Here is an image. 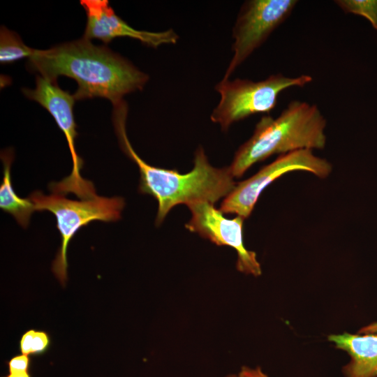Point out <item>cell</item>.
I'll return each instance as SVG.
<instances>
[{"label":"cell","instance_id":"1","mask_svg":"<svg viewBox=\"0 0 377 377\" xmlns=\"http://www.w3.org/2000/svg\"><path fill=\"white\" fill-rule=\"evenodd\" d=\"M27 66L53 82L61 75L74 79L77 82L73 94L75 100L101 97L113 106L126 94L142 90L149 80L128 60L83 37L47 50L34 49Z\"/></svg>","mask_w":377,"mask_h":377},{"label":"cell","instance_id":"2","mask_svg":"<svg viewBox=\"0 0 377 377\" xmlns=\"http://www.w3.org/2000/svg\"><path fill=\"white\" fill-rule=\"evenodd\" d=\"M127 105L114 108L112 120L122 151L138 167V191L153 196L158 202L155 223L159 226L175 206L188 205L196 201L214 204L226 198L235 187L229 167L217 168L208 161L205 150L199 147L195 152L193 169L186 174L151 165L143 161L133 149L126 132Z\"/></svg>","mask_w":377,"mask_h":377},{"label":"cell","instance_id":"3","mask_svg":"<svg viewBox=\"0 0 377 377\" xmlns=\"http://www.w3.org/2000/svg\"><path fill=\"white\" fill-rule=\"evenodd\" d=\"M327 121L318 107L292 101L279 117L264 115L253 135L235 154L229 169L233 177H241L253 164L274 154L300 149H323Z\"/></svg>","mask_w":377,"mask_h":377},{"label":"cell","instance_id":"4","mask_svg":"<svg viewBox=\"0 0 377 377\" xmlns=\"http://www.w3.org/2000/svg\"><path fill=\"white\" fill-rule=\"evenodd\" d=\"M29 198L34 203L35 211H48L56 218L61 245L52 262V271L63 286L68 279L67 249L74 235L94 221H118L125 206L124 200L121 197L96 195L90 199L74 200L66 198L63 194L45 195L36 191Z\"/></svg>","mask_w":377,"mask_h":377},{"label":"cell","instance_id":"5","mask_svg":"<svg viewBox=\"0 0 377 377\" xmlns=\"http://www.w3.org/2000/svg\"><path fill=\"white\" fill-rule=\"evenodd\" d=\"M309 75L287 77L281 73L269 75L260 81L237 78L221 80L215 89L220 101L210 116L223 131L234 123L258 113H268L276 103L279 95L285 89L303 87L312 82Z\"/></svg>","mask_w":377,"mask_h":377},{"label":"cell","instance_id":"6","mask_svg":"<svg viewBox=\"0 0 377 377\" xmlns=\"http://www.w3.org/2000/svg\"><path fill=\"white\" fill-rule=\"evenodd\" d=\"M22 92L28 98L38 102L50 112L64 133L71 151L73 168L70 175L59 182H51L49 184L50 191L64 195L73 193L80 200L96 196L93 183L80 175L83 160L77 155L75 147L77 133L73 115V105L76 101L74 96L61 89L56 82L40 75L36 76V88H23Z\"/></svg>","mask_w":377,"mask_h":377},{"label":"cell","instance_id":"7","mask_svg":"<svg viewBox=\"0 0 377 377\" xmlns=\"http://www.w3.org/2000/svg\"><path fill=\"white\" fill-rule=\"evenodd\" d=\"M295 170L309 172L323 179L332 172V165L325 158L314 155L311 149H300L281 154L254 175L237 183L223 200L220 210L222 213L248 218L263 191L283 175Z\"/></svg>","mask_w":377,"mask_h":377},{"label":"cell","instance_id":"8","mask_svg":"<svg viewBox=\"0 0 377 377\" xmlns=\"http://www.w3.org/2000/svg\"><path fill=\"white\" fill-rule=\"evenodd\" d=\"M297 0H249L232 28V57L222 80L230 76L290 15Z\"/></svg>","mask_w":377,"mask_h":377},{"label":"cell","instance_id":"9","mask_svg":"<svg viewBox=\"0 0 377 377\" xmlns=\"http://www.w3.org/2000/svg\"><path fill=\"white\" fill-rule=\"evenodd\" d=\"M187 207L191 212V218L185 225L187 230L218 246L233 248L237 254L236 267L239 272L255 276L262 274L256 253L246 249L243 242L244 218L237 216L227 219L208 201H196Z\"/></svg>","mask_w":377,"mask_h":377},{"label":"cell","instance_id":"10","mask_svg":"<svg viewBox=\"0 0 377 377\" xmlns=\"http://www.w3.org/2000/svg\"><path fill=\"white\" fill-rule=\"evenodd\" d=\"M87 24L83 38L99 39L108 43L117 37H128L156 48L164 44H176L179 36L173 29L152 32L137 30L116 15L107 0H82Z\"/></svg>","mask_w":377,"mask_h":377},{"label":"cell","instance_id":"11","mask_svg":"<svg viewBox=\"0 0 377 377\" xmlns=\"http://www.w3.org/2000/svg\"><path fill=\"white\" fill-rule=\"evenodd\" d=\"M328 340L350 356L343 368L346 377H377V334L344 332L331 334Z\"/></svg>","mask_w":377,"mask_h":377},{"label":"cell","instance_id":"12","mask_svg":"<svg viewBox=\"0 0 377 377\" xmlns=\"http://www.w3.org/2000/svg\"><path fill=\"white\" fill-rule=\"evenodd\" d=\"M3 164V177L0 186V207L11 214L23 228H27L32 213L35 211L34 205L28 198H22L15 192L12 185L10 168L13 160V151L8 149L1 154Z\"/></svg>","mask_w":377,"mask_h":377},{"label":"cell","instance_id":"13","mask_svg":"<svg viewBox=\"0 0 377 377\" xmlns=\"http://www.w3.org/2000/svg\"><path fill=\"white\" fill-rule=\"evenodd\" d=\"M34 49L26 45L15 32L1 26L0 30V62L10 64L19 59L31 57Z\"/></svg>","mask_w":377,"mask_h":377},{"label":"cell","instance_id":"14","mask_svg":"<svg viewBox=\"0 0 377 377\" xmlns=\"http://www.w3.org/2000/svg\"><path fill=\"white\" fill-rule=\"evenodd\" d=\"M50 337L43 330L31 329L25 332L19 342L21 354L40 355L47 351L50 346Z\"/></svg>","mask_w":377,"mask_h":377},{"label":"cell","instance_id":"15","mask_svg":"<svg viewBox=\"0 0 377 377\" xmlns=\"http://www.w3.org/2000/svg\"><path fill=\"white\" fill-rule=\"evenodd\" d=\"M334 3L345 13L366 18L377 31V0H336Z\"/></svg>","mask_w":377,"mask_h":377},{"label":"cell","instance_id":"16","mask_svg":"<svg viewBox=\"0 0 377 377\" xmlns=\"http://www.w3.org/2000/svg\"><path fill=\"white\" fill-rule=\"evenodd\" d=\"M31 364L30 357L24 354L15 355L7 362L8 373L29 371Z\"/></svg>","mask_w":377,"mask_h":377},{"label":"cell","instance_id":"17","mask_svg":"<svg viewBox=\"0 0 377 377\" xmlns=\"http://www.w3.org/2000/svg\"><path fill=\"white\" fill-rule=\"evenodd\" d=\"M238 376L239 377H268L260 367L252 369L248 367H243Z\"/></svg>","mask_w":377,"mask_h":377},{"label":"cell","instance_id":"18","mask_svg":"<svg viewBox=\"0 0 377 377\" xmlns=\"http://www.w3.org/2000/svg\"><path fill=\"white\" fill-rule=\"evenodd\" d=\"M358 334H377V322L372 323L360 329Z\"/></svg>","mask_w":377,"mask_h":377},{"label":"cell","instance_id":"19","mask_svg":"<svg viewBox=\"0 0 377 377\" xmlns=\"http://www.w3.org/2000/svg\"><path fill=\"white\" fill-rule=\"evenodd\" d=\"M2 377H31V375L29 371L11 372Z\"/></svg>","mask_w":377,"mask_h":377},{"label":"cell","instance_id":"20","mask_svg":"<svg viewBox=\"0 0 377 377\" xmlns=\"http://www.w3.org/2000/svg\"><path fill=\"white\" fill-rule=\"evenodd\" d=\"M226 377H239V376L235 375V374H230V375L227 376Z\"/></svg>","mask_w":377,"mask_h":377}]
</instances>
